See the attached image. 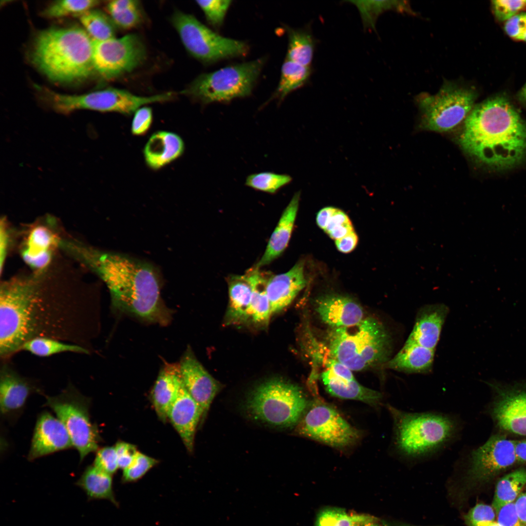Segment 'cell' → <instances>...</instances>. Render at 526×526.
<instances>
[{
    "mask_svg": "<svg viewBox=\"0 0 526 526\" xmlns=\"http://www.w3.org/2000/svg\"><path fill=\"white\" fill-rule=\"evenodd\" d=\"M521 40H523V41H525L526 42V32L525 33V34L523 36Z\"/></svg>",
    "mask_w": 526,
    "mask_h": 526,
    "instance_id": "63",
    "label": "cell"
},
{
    "mask_svg": "<svg viewBox=\"0 0 526 526\" xmlns=\"http://www.w3.org/2000/svg\"><path fill=\"white\" fill-rule=\"evenodd\" d=\"M60 239L47 226L38 225L31 229L21 250L23 261L36 272L43 273L49 264L52 251Z\"/></svg>",
    "mask_w": 526,
    "mask_h": 526,
    "instance_id": "25",
    "label": "cell"
},
{
    "mask_svg": "<svg viewBox=\"0 0 526 526\" xmlns=\"http://www.w3.org/2000/svg\"><path fill=\"white\" fill-rule=\"evenodd\" d=\"M44 396V406L50 408L65 427L80 462L89 453L96 451L101 438L96 425L91 419V398L71 383L57 395Z\"/></svg>",
    "mask_w": 526,
    "mask_h": 526,
    "instance_id": "10",
    "label": "cell"
},
{
    "mask_svg": "<svg viewBox=\"0 0 526 526\" xmlns=\"http://www.w3.org/2000/svg\"><path fill=\"white\" fill-rule=\"evenodd\" d=\"M292 179L288 174L265 171L249 175L246 178L245 185L256 190L274 194L289 184Z\"/></svg>",
    "mask_w": 526,
    "mask_h": 526,
    "instance_id": "41",
    "label": "cell"
},
{
    "mask_svg": "<svg viewBox=\"0 0 526 526\" xmlns=\"http://www.w3.org/2000/svg\"><path fill=\"white\" fill-rule=\"evenodd\" d=\"M518 98L522 103L526 105V83L519 92Z\"/></svg>",
    "mask_w": 526,
    "mask_h": 526,
    "instance_id": "60",
    "label": "cell"
},
{
    "mask_svg": "<svg viewBox=\"0 0 526 526\" xmlns=\"http://www.w3.org/2000/svg\"><path fill=\"white\" fill-rule=\"evenodd\" d=\"M514 505L518 516L526 526V490L519 495Z\"/></svg>",
    "mask_w": 526,
    "mask_h": 526,
    "instance_id": "55",
    "label": "cell"
},
{
    "mask_svg": "<svg viewBox=\"0 0 526 526\" xmlns=\"http://www.w3.org/2000/svg\"><path fill=\"white\" fill-rule=\"evenodd\" d=\"M296 431L301 436L339 448L354 444L360 437L359 431L336 409L322 404L313 406L303 414Z\"/></svg>",
    "mask_w": 526,
    "mask_h": 526,
    "instance_id": "15",
    "label": "cell"
},
{
    "mask_svg": "<svg viewBox=\"0 0 526 526\" xmlns=\"http://www.w3.org/2000/svg\"><path fill=\"white\" fill-rule=\"evenodd\" d=\"M228 319L231 321H239L248 319L252 287L246 274L231 277L228 281Z\"/></svg>",
    "mask_w": 526,
    "mask_h": 526,
    "instance_id": "32",
    "label": "cell"
},
{
    "mask_svg": "<svg viewBox=\"0 0 526 526\" xmlns=\"http://www.w3.org/2000/svg\"><path fill=\"white\" fill-rule=\"evenodd\" d=\"M435 351L407 339L384 367L408 374H428L432 369Z\"/></svg>",
    "mask_w": 526,
    "mask_h": 526,
    "instance_id": "28",
    "label": "cell"
},
{
    "mask_svg": "<svg viewBox=\"0 0 526 526\" xmlns=\"http://www.w3.org/2000/svg\"><path fill=\"white\" fill-rule=\"evenodd\" d=\"M496 513L492 506L484 504H477L464 515L467 526L484 521H495Z\"/></svg>",
    "mask_w": 526,
    "mask_h": 526,
    "instance_id": "47",
    "label": "cell"
},
{
    "mask_svg": "<svg viewBox=\"0 0 526 526\" xmlns=\"http://www.w3.org/2000/svg\"><path fill=\"white\" fill-rule=\"evenodd\" d=\"M197 5L204 13L208 21L213 26H220L224 20L231 0H197Z\"/></svg>",
    "mask_w": 526,
    "mask_h": 526,
    "instance_id": "44",
    "label": "cell"
},
{
    "mask_svg": "<svg viewBox=\"0 0 526 526\" xmlns=\"http://www.w3.org/2000/svg\"><path fill=\"white\" fill-rule=\"evenodd\" d=\"M263 63L264 59L260 58L201 74L182 93L204 104L247 96Z\"/></svg>",
    "mask_w": 526,
    "mask_h": 526,
    "instance_id": "9",
    "label": "cell"
},
{
    "mask_svg": "<svg viewBox=\"0 0 526 526\" xmlns=\"http://www.w3.org/2000/svg\"><path fill=\"white\" fill-rule=\"evenodd\" d=\"M95 0H62L54 1L42 12L47 18H58L70 15L80 16L99 4Z\"/></svg>",
    "mask_w": 526,
    "mask_h": 526,
    "instance_id": "42",
    "label": "cell"
},
{
    "mask_svg": "<svg viewBox=\"0 0 526 526\" xmlns=\"http://www.w3.org/2000/svg\"><path fill=\"white\" fill-rule=\"evenodd\" d=\"M306 283L303 262L297 263L286 273L270 276L266 291L272 314L287 307Z\"/></svg>",
    "mask_w": 526,
    "mask_h": 526,
    "instance_id": "23",
    "label": "cell"
},
{
    "mask_svg": "<svg viewBox=\"0 0 526 526\" xmlns=\"http://www.w3.org/2000/svg\"><path fill=\"white\" fill-rule=\"evenodd\" d=\"M371 516L364 515H356V518L351 526H364L368 522L374 520Z\"/></svg>",
    "mask_w": 526,
    "mask_h": 526,
    "instance_id": "58",
    "label": "cell"
},
{
    "mask_svg": "<svg viewBox=\"0 0 526 526\" xmlns=\"http://www.w3.org/2000/svg\"><path fill=\"white\" fill-rule=\"evenodd\" d=\"M476 98L474 89L450 81L444 82L435 94H420L417 102L422 128L437 132L451 130L466 119Z\"/></svg>",
    "mask_w": 526,
    "mask_h": 526,
    "instance_id": "11",
    "label": "cell"
},
{
    "mask_svg": "<svg viewBox=\"0 0 526 526\" xmlns=\"http://www.w3.org/2000/svg\"><path fill=\"white\" fill-rule=\"evenodd\" d=\"M316 221L319 226L335 242L356 232L348 216L341 210L333 207L320 209Z\"/></svg>",
    "mask_w": 526,
    "mask_h": 526,
    "instance_id": "33",
    "label": "cell"
},
{
    "mask_svg": "<svg viewBox=\"0 0 526 526\" xmlns=\"http://www.w3.org/2000/svg\"><path fill=\"white\" fill-rule=\"evenodd\" d=\"M94 41L77 27L51 28L36 36L31 51L35 66L51 80L71 83L94 72Z\"/></svg>",
    "mask_w": 526,
    "mask_h": 526,
    "instance_id": "4",
    "label": "cell"
},
{
    "mask_svg": "<svg viewBox=\"0 0 526 526\" xmlns=\"http://www.w3.org/2000/svg\"><path fill=\"white\" fill-rule=\"evenodd\" d=\"M356 518V515H349L345 511L337 521L335 526H351Z\"/></svg>",
    "mask_w": 526,
    "mask_h": 526,
    "instance_id": "57",
    "label": "cell"
},
{
    "mask_svg": "<svg viewBox=\"0 0 526 526\" xmlns=\"http://www.w3.org/2000/svg\"><path fill=\"white\" fill-rule=\"evenodd\" d=\"M20 351L39 357H48L64 352L89 354L90 350L81 345L53 338L36 337L25 342Z\"/></svg>",
    "mask_w": 526,
    "mask_h": 526,
    "instance_id": "37",
    "label": "cell"
},
{
    "mask_svg": "<svg viewBox=\"0 0 526 526\" xmlns=\"http://www.w3.org/2000/svg\"><path fill=\"white\" fill-rule=\"evenodd\" d=\"M358 243V237L356 232L335 242L337 249L341 252L348 253L352 251Z\"/></svg>",
    "mask_w": 526,
    "mask_h": 526,
    "instance_id": "54",
    "label": "cell"
},
{
    "mask_svg": "<svg viewBox=\"0 0 526 526\" xmlns=\"http://www.w3.org/2000/svg\"><path fill=\"white\" fill-rule=\"evenodd\" d=\"M300 199V192H296L282 213L263 256L256 266L257 267L260 268L270 263L287 247L298 212Z\"/></svg>",
    "mask_w": 526,
    "mask_h": 526,
    "instance_id": "29",
    "label": "cell"
},
{
    "mask_svg": "<svg viewBox=\"0 0 526 526\" xmlns=\"http://www.w3.org/2000/svg\"><path fill=\"white\" fill-rule=\"evenodd\" d=\"M245 274L252 287L248 318L256 323L267 324L272 315L266 291L269 277L256 266L248 270Z\"/></svg>",
    "mask_w": 526,
    "mask_h": 526,
    "instance_id": "30",
    "label": "cell"
},
{
    "mask_svg": "<svg viewBox=\"0 0 526 526\" xmlns=\"http://www.w3.org/2000/svg\"><path fill=\"white\" fill-rule=\"evenodd\" d=\"M76 484L84 491L89 499L107 500L118 506L113 490L112 475L93 465L86 468Z\"/></svg>",
    "mask_w": 526,
    "mask_h": 526,
    "instance_id": "31",
    "label": "cell"
},
{
    "mask_svg": "<svg viewBox=\"0 0 526 526\" xmlns=\"http://www.w3.org/2000/svg\"><path fill=\"white\" fill-rule=\"evenodd\" d=\"M152 112L150 107H142L134 113L131 130L133 134L143 135L149 131L152 122Z\"/></svg>",
    "mask_w": 526,
    "mask_h": 526,
    "instance_id": "48",
    "label": "cell"
},
{
    "mask_svg": "<svg viewBox=\"0 0 526 526\" xmlns=\"http://www.w3.org/2000/svg\"><path fill=\"white\" fill-rule=\"evenodd\" d=\"M63 249L104 282L114 307L147 321L169 322L171 312L161 298L159 275L151 264L73 241H66Z\"/></svg>",
    "mask_w": 526,
    "mask_h": 526,
    "instance_id": "2",
    "label": "cell"
},
{
    "mask_svg": "<svg viewBox=\"0 0 526 526\" xmlns=\"http://www.w3.org/2000/svg\"><path fill=\"white\" fill-rule=\"evenodd\" d=\"M492 415L502 430L526 435V391L509 389L500 393L494 402Z\"/></svg>",
    "mask_w": 526,
    "mask_h": 526,
    "instance_id": "20",
    "label": "cell"
},
{
    "mask_svg": "<svg viewBox=\"0 0 526 526\" xmlns=\"http://www.w3.org/2000/svg\"><path fill=\"white\" fill-rule=\"evenodd\" d=\"M178 364L183 385L201 409L202 420L222 385L208 373L189 348Z\"/></svg>",
    "mask_w": 526,
    "mask_h": 526,
    "instance_id": "17",
    "label": "cell"
},
{
    "mask_svg": "<svg viewBox=\"0 0 526 526\" xmlns=\"http://www.w3.org/2000/svg\"><path fill=\"white\" fill-rule=\"evenodd\" d=\"M178 363H167L158 375L151 392L152 402L160 419L165 422L168 413L182 385Z\"/></svg>",
    "mask_w": 526,
    "mask_h": 526,
    "instance_id": "27",
    "label": "cell"
},
{
    "mask_svg": "<svg viewBox=\"0 0 526 526\" xmlns=\"http://www.w3.org/2000/svg\"><path fill=\"white\" fill-rule=\"evenodd\" d=\"M344 511L339 508H328L322 511L318 517L316 526H335Z\"/></svg>",
    "mask_w": 526,
    "mask_h": 526,
    "instance_id": "53",
    "label": "cell"
},
{
    "mask_svg": "<svg viewBox=\"0 0 526 526\" xmlns=\"http://www.w3.org/2000/svg\"><path fill=\"white\" fill-rule=\"evenodd\" d=\"M171 21L187 51L204 63L244 56L248 51L245 42L217 34L192 15L176 11Z\"/></svg>",
    "mask_w": 526,
    "mask_h": 526,
    "instance_id": "12",
    "label": "cell"
},
{
    "mask_svg": "<svg viewBox=\"0 0 526 526\" xmlns=\"http://www.w3.org/2000/svg\"><path fill=\"white\" fill-rule=\"evenodd\" d=\"M15 277L0 287V357L7 359L27 341L48 337L87 348L90 308L45 296L40 275Z\"/></svg>",
    "mask_w": 526,
    "mask_h": 526,
    "instance_id": "1",
    "label": "cell"
},
{
    "mask_svg": "<svg viewBox=\"0 0 526 526\" xmlns=\"http://www.w3.org/2000/svg\"><path fill=\"white\" fill-rule=\"evenodd\" d=\"M515 442L501 434L490 436L457 464L448 484L453 503L461 507L469 492L492 479L517 462Z\"/></svg>",
    "mask_w": 526,
    "mask_h": 526,
    "instance_id": "7",
    "label": "cell"
},
{
    "mask_svg": "<svg viewBox=\"0 0 526 526\" xmlns=\"http://www.w3.org/2000/svg\"><path fill=\"white\" fill-rule=\"evenodd\" d=\"M10 236L6 218L2 217L0 222V269L2 272L10 245Z\"/></svg>",
    "mask_w": 526,
    "mask_h": 526,
    "instance_id": "52",
    "label": "cell"
},
{
    "mask_svg": "<svg viewBox=\"0 0 526 526\" xmlns=\"http://www.w3.org/2000/svg\"><path fill=\"white\" fill-rule=\"evenodd\" d=\"M517 462L526 464V439L515 442Z\"/></svg>",
    "mask_w": 526,
    "mask_h": 526,
    "instance_id": "56",
    "label": "cell"
},
{
    "mask_svg": "<svg viewBox=\"0 0 526 526\" xmlns=\"http://www.w3.org/2000/svg\"><path fill=\"white\" fill-rule=\"evenodd\" d=\"M301 388L281 378L264 382L255 388L245 403L253 419L278 427H289L300 420L306 408Z\"/></svg>",
    "mask_w": 526,
    "mask_h": 526,
    "instance_id": "8",
    "label": "cell"
},
{
    "mask_svg": "<svg viewBox=\"0 0 526 526\" xmlns=\"http://www.w3.org/2000/svg\"><path fill=\"white\" fill-rule=\"evenodd\" d=\"M114 447L119 468L124 470L132 464L138 451L135 445L123 441L118 442Z\"/></svg>",
    "mask_w": 526,
    "mask_h": 526,
    "instance_id": "50",
    "label": "cell"
},
{
    "mask_svg": "<svg viewBox=\"0 0 526 526\" xmlns=\"http://www.w3.org/2000/svg\"><path fill=\"white\" fill-rule=\"evenodd\" d=\"M325 366L321 379L326 391L332 396L371 405L380 401L381 394L361 385L355 379L352 371L345 365L331 357L326 360Z\"/></svg>",
    "mask_w": 526,
    "mask_h": 526,
    "instance_id": "18",
    "label": "cell"
},
{
    "mask_svg": "<svg viewBox=\"0 0 526 526\" xmlns=\"http://www.w3.org/2000/svg\"><path fill=\"white\" fill-rule=\"evenodd\" d=\"M84 30L94 41H102L115 38L114 24L103 12L90 10L79 16Z\"/></svg>",
    "mask_w": 526,
    "mask_h": 526,
    "instance_id": "38",
    "label": "cell"
},
{
    "mask_svg": "<svg viewBox=\"0 0 526 526\" xmlns=\"http://www.w3.org/2000/svg\"><path fill=\"white\" fill-rule=\"evenodd\" d=\"M73 447L67 429L57 418L47 411L36 421L27 459L37 458Z\"/></svg>",
    "mask_w": 526,
    "mask_h": 526,
    "instance_id": "19",
    "label": "cell"
},
{
    "mask_svg": "<svg viewBox=\"0 0 526 526\" xmlns=\"http://www.w3.org/2000/svg\"><path fill=\"white\" fill-rule=\"evenodd\" d=\"M333 328L328 336L330 357L352 371L384 366L390 359L392 338L383 323L368 317L355 326Z\"/></svg>",
    "mask_w": 526,
    "mask_h": 526,
    "instance_id": "6",
    "label": "cell"
},
{
    "mask_svg": "<svg viewBox=\"0 0 526 526\" xmlns=\"http://www.w3.org/2000/svg\"><path fill=\"white\" fill-rule=\"evenodd\" d=\"M43 394L39 386L19 374L7 363L0 370V410L1 417L14 423L22 413L29 396Z\"/></svg>",
    "mask_w": 526,
    "mask_h": 526,
    "instance_id": "16",
    "label": "cell"
},
{
    "mask_svg": "<svg viewBox=\"0 0 526 526\" xmlns=\"http://www.w3.org/2000/svg\"><path fill=\"white\" fill-rule=\"evenodd\" d=\"M504 29L511 38L521 40L526 32V13L521 12L506 20Z\"/></svg>",
    "mask_w": 526,
    "mask_h": 526,
    "instance_id": "49",
    "label": "cell"
},
{
    "mask_svg": "<svg viewBox=\"0 0 526 526\" xmlns=\"http://www.w3.org/2000/svg\"><path fill=\"white\" fill-rule=\"evenodd\" d=\"M146 56L144 43L136 34L94 41V72L106 79L132 72L144 61Z\"/></svg>",
    "mask_w": 526,
    "mask_h": 526,
    "instance_id": "14",
    "label": "cell"
},
{
    "mask_svg": "<svg viewBox=\"0 0 526 526\" xmlns=\"http://www.w3.org/2000/svg\"><path fill=\"white\" fill-rule=\"evenodd\" d=\"M111 19L115 25L123 29L137 26L142 19L139 4L137 0H115L107 5Z\"/></svg>",
    "mask_w": 526,
    "mask_h": 526,
    "instance_id": "39",
    "label": "cell"
},
{
    "mask_svg": "<svg viewBox=\"0 0 526 526\" xmlns=\"http://www.w3.org/2000/svg\"><path fill=\"white\" fill-rule=\"evenodd\" d=\"M173 97L172 92L142 96L126 90L109 88L81 94H58L55 98V106L59 113L65 114L88 110L129 115L143 105L167 101Z\"/></svg>",
    "mask_w": 526,
    "mask_h": 526,
    "instance_id": "13",
    "label": "cell"
},
{
    "mask_svg": "<svg viewBox=\"0 0 526 526\" xmlns=\"http://www.w3.org/2000/svg\"><path fill=\"white\" fill-rule=\"evenodd\" d=\"M157 463L156 459L138 451L132 464L123 470L122 481L128 483L139 480Z\"/></svg>",
    "mask_w": 526,
    "mask_h": 526,
    "instance_id": "43",
    "label": "cell"
},
{
    "mask_svg": "<svg viewBox=\"0 0 526 526\" xmlns=\"http://www.w3.org/2000/svg\"><path fill=\"white\" fill-rule=\"evenodd\" d=\"M94 466L101 470L113 475L119 469L114 446H106L98 449Z\"/></svg>",
    "mask_w": 526,
    "mask_h": 526,
    "instance_id": "46",
    "label": "cell"
},
{
    "mask_svg": "<svg viewBox=\"0 0 526 526\" xmlns=\"http://www.w3.org/2000/svg\"><path fill=\"white\" fill-rule=\"evenodd\" d=\"M471 526H502L499 522L495 521H484L478 522Z\"/></svg>",
    "mask_w": 526,
    "mask_h": 526,
    "instance_id": "59",
    "label": "cell"
},
{
    "mask_svg": "<svg viewBox=\"0 0 526 526\" xmlns=\"http://www.w3.org/2000/svg\"><path fill=\"white\" fill-rule=\"evenodd\" d=\"M374 520L367 523L364 526H379L374 522Z\"/></svg>",
    "mask_w": 526,
    "mask_h": 526,
    "instance_id": "62",
    "label": "cell"
},
{
    "mask_svg": "<svg viewBox=\"0 0 526 526\" xmlns=\"http://www.w3.org/2000/svg\"><path fill=\"white\" fill-rule=\"evenodd\" d=\"M526 485V469H517L497 482L492 506L496 514L504 506L514 502Z\"/></svg>",
    "mask_w": 526,
    "mask_h": 526,
    "instance_id": "35",
    "label": "cell"
},
{
    "mask_svg": "<svg viewBox=\"0 0 526 526\" xmlns=\"http://www.w3.org/2000/svg\"><path fill=\"white\" fill-rule=\"evenodd\" d=\"M496 515L497 521L502 526H525L518 516L514 502L503 507Z\"/></svg>",
    "mask_w": 526,
    "mask_h": 526,
    "instance_id": "51",
    "label": "cell"
},
{
    "mask_svg": "<svg viewBox=\"0 0 526 526\" xmlns=\"http://www.w3.org/2000/svg\"><path fill=\"white\" fill-rule=\"evenodd\" d=\"M288 46L286 59L310 66L314 56L315 39L308 29L287 28Z\"/></svg>",
    "mask_w": 526,
    "mask_h": 526,
    "instance_id": "34",
    "label": "cell"
},
{
    "mask_svg": "<svg viewBox=\"0 0 526 526\" xmlns=\"http://www.w3.org/2000/svg\"><path fill=\"white\" fill-rule=\"evenodd\" d=\"M311 73L310 66L286 59L282 65L280 80L274 97L280 100L283 99L291 92L305 85Z\"/></svg>",
    "mask_w": 526,
    "mask_h": 526,
    "instance_id": "36",
    "label": "cell"
},
{
    "mask_svg": "<svg viewBox=\"0 0 526 526\" xmlns=\"http://www.w3.org/2000/svg\"><path fill=\"white\" fill-rule=\"evenodd\" d=\"M357 8L360 14L364 27H375L378 16L386 10L392 9L407 11V4L401 1L389 0H351Z\"/></svg>",
    "mask_w": 526,
    "mask_h": 526,
    "instance_id": "40",
    "label": "cell"
},
{
    "mask_svg": "<svg viewBox=\"0 0 526 526\" xmlns=\"http://www.w3.org/2000/svg\"><path fill=\"white\" fill-rule=\"evenodd\" d=\"M449 311L448 306L442 303L427 304L420 308L408 339L435 350Z\"/></svg>",
    "mask_w": 526,
    "mask_h": 526,
    "instance_id": "24",
    "label": "cell"
},
{
    "mask_svg": "<svg viewBox=\"0 0 526 526\" xmlns=\"http://www.w3.org/2000/svg\"><path fill=\"white\" fill-rule=\"evenodd\" d=\"M184 149V141L178 134L159 131L149 138L144 147V155L149 167L156 170L180 157Z\"/></svg>",
    "mask_w": 526,
    "mask_h": 526,
    "instance_id": "26",
    "label": "cell"
},
{
    "mask_svg": "<svg viewBox=\"0 0 526 526\" xmlns=\"http://www.w3.org/2000/svg\"><path fill=\"white\" fill-rule=\"evenodd\" d=\"M459 142L478 162L507 169L526 157V124L507 98L491 97L474 106Z\"/></svg>",
    "mask_w": 526,
    "mask_h": 526,
    "instance_id": "3",
    "label": "cell"
},
{
    "mask_svg": "<svg viewBox=\"0 0 526 526\" xmlns=\"http://www.w3.org/2000/svg\"><path fill=\"white\" fill-rule=\"evenodd\" d=\"M202 416L201 409L182 383L179 394L169 410L168 419L190 452L193 451L196 429Z\"/></svg>",
    "mask_w": 526,
    "mask_h": 526,
    "instance_id": "21",
    "label": "cell"
},
{
    "mask_svg": "<svg viewBox=\"0 0 526 526\" xmlns=\"http://www.w3.org/2000/svg\"><path fill=\"white\" fill-rule=\"evenodd\" d=\"M491 5L495 17L500 21H506L526 10V0H492Z\"/></svg>",
    "mask_w": 526,
    "mask_h": 526,
    "instance_id": "45",
    "label": "cell"
},
{
    "mask_svg": "<svg viewBox=\"0 0 526 526\" xmlns=\"http://www.w3.org/2000/svg\"><path fill=\"white\" fill-rule=\"evenodd\" d=\"M387 526H417V525H412V524H408V523H404V522H394V523H392L391 525H387Z\"/></svg>",
    "mask_w": 526,
    "mask_h": 526,
    "instance_id": "61",
    "label": "cell"
},
{
    "mask_svg": "<svg viewBox=\"0 0 526 526\" xmlns=\"http://www.w3.org/2000/svg\"><path fill=\"white\" fill-rule=\"evenodd\" d=\"M316 311L320 319L332 329L353 327L363 319L361 306L352 299L338 295L319 298Z\"/></svg>",
    "mask_w": 526,
    "mask_h": 526,
    "instance_id": "22",
    "label": "cell"
},
{
    "mask_svg": "<svg viewBox=\"0 0 526 526\" xmlns=\"http://www.w3.org/2000/svg\"><path fill=\"white\" fill-rule=\"evenodd\" d=\"M387 409L393 421V445L401 460L413 462L428 458L459 436L460 422L451 414L410 413L390 405Z\"/></svg>",
    "mask_w": 526,
    "mask_h": 526,
    "instance_id": "5",
    "label": "cell"
}]
</instances>
